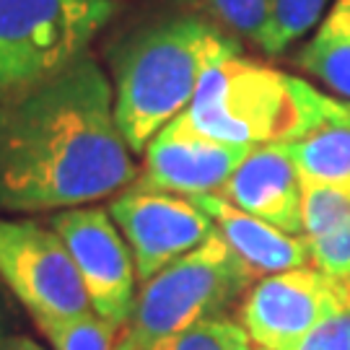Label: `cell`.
<instances>
[{
  "mask_svg": "<svg viewBox=\"0 0 350 350\" xmlns=\"http://www.w3.org/2000/svg\"><path fill=\"white\" fill-rule=\"evenodd\" d=\"M114 91L91 55L0 99V211H68L133 185Z\"/></svg>",
  "mask_w": 350,
  "mask_h": 350,
  "instance_id": "cell-1",
  "label": "cell"
},
{
  "mask_svg": "<svg viewBox=\"0 0 350 350\" xmlns=\"http://www.w3.org/2000/svg\"><path fill=\"white\" fill-rule=\"evenodd\" d=\"M301 122L296 138L283 143L304 179L350 189V101L327 96L293 75Z\"/></svg>",
  "mask_w": 350,
  "mask_h": 350,
  "instance_id": "cell-11",
  "label": "cell"
},
{
  "mask_svg": "<svg viewBox=\"0 0 350 350\" xmlns=\"http://www.w3.org/2000/svg\"><path fill=\"white\" fill-rule=\"evenodd\" d=\"M348 301L350 296L342 288L306 265L262 278L244 299L241 325L260 348L293 350Z\"/></svg>",
  "mask_w": 350,
  "mask_h": 350,
  "instance_id": "cell-9",
  "label": "cell"
},
{
  "mask_svg": "<svg viewBox=\"0 0 350 350\" xmlns=\"http://www.w3.org/2000/svg\"><path fill=\"white\" fill-rule=\"evenodd\" d=\"M329 3L332 0H270V24L260 50L267 55L286 52L293 42L319 26Z\"/></svg>",
  "mask_w": 350,
  "mask_h": 350,
  "instance_id": "cell-16",
  "label": "cell"
},
{
  "mask_svg": "<svg viewBox=\"0 0 350 350\" xmlns=\"http://www.w3.org/2000/svg\"><path fill=\"white\" fill-rule=\"evenodd\" d=\"M114 11V0H0V99L83 57Z\"/></svg>",
  "mask_w": 350,
  "mask_h": 350,
  "instance_id": "cell-5",
  "label": "cell"
},
{
  "mask_svg": "<svg viewBox=\"0 0 350 350\" xmlns=\"http://www.w3.org/2000/svg\"><path fill=\"white\" fill-rule=\"evenodd\" d=\"M252 280L247 265L215 231L198 250L143 280L130 322L122 327L120 350H150L202 319L221 317Z\"/></svg>",
  "mask_w": 350,
  "mask_h": 350,
  "instance_id": "cell-3",
  "label": "cell"
},
{
  "mask_svg": "<svg viewBox=\"0 0 350 350\" xmlns=\"http://www.w3.org/2000/svg\"><path fill=\"white\" fill-rule=\"evenodd\" d=\"M150 350H252V338L244 325L215 317L156 342Z\"/></svg>",
  "mask_w": 350,
  "mask_h": 350,
  "instance_id": "cell-19",
  "label": "cell"
},
{
  "mask_svg": "<svg viewBox=\"0 0 350 350\" xmlns=\"http://www.w3.org/2000/svg\"><path fill=\"white\" fill-rule=\"evenodd\" d=\"M296 65L350 101V0H332L312 39L296 55Z\"/></svg>",
  "mask_w": 350,
  "mask_h": 350,
  "instance_id": "cell-14",
  "label": "cell"
},
{
  "mask_svg": "<svg viewBox=\"0 0 350 350\" xmlns=\"http://www.w3.org/2000/svg\"><path fill=\"white\" fill-rule=\"evenodd\" d=\"M83 278L94 314L122 329L135 306V260L112 215L99 208H68L50 218Z\"/></svg>",
  "mask_w": 350,
  "mask_h": 350,
  "instance_id": "cell-7",
  "label": "cell"
},
{
  "mask_svg": "<svg viewBox=\"0 0 350 350\" xmlns=\"http://www.w3.org/2000/svg\"><path fill=\"white\" fill-rule=\"evenodd\" d=\"M252 148L254 146H234L202 135L182 112L150 138L143 150V174L133 187L174 192L182 198L215 195Z\"/></svg>",
  "mask_w": 350,
  "mask_h": 350,
  "instance_id": "cell-10",
  "label": "cell"
},
{
  "mask_svg": "<svg viewBox=\"0 0 350 350\" xmlns=\"http://www.w3.org/2000/svg\"><path fill=\"white\" fill-rule=\"evenodd\" d=\"M239 55V39L198 13L163 18L127 39L114 63V114L127 148L150 138L185 112L202 75Z\"/></svg>",
  "mask_w": 350,
  "mask_h": 350,
  "instance_id": "cell-2",
  "label": "cell"
},
{
  "mask_svg": "<svg viewBox=\"0 0 350 350\" xmlns=\"http://www.w3.org/2000/svg\"><path fill=\"white\" fill-rule=\"evenodd\" d=\"M109 215L133 252L140 280H150L218 231L189 198L153 189L130 187L112 200Z\"/></svg>",
  "mask_w": 350,
  "mask_h": 350,
  "instance_id": "cell-8",
  "label": "cell"
},
{
  "mask_svg": "<svg viewBox=\"0 0 350 350\" xmlns=\"http://www.w3.org/2000/svg\"><path fill=\"white\" fill-rule=\"evenodd\" d=\"M3 350H44L37 340L26 338V335H8L5 340V348Z\"/></svg>",
  "mask_w": 350,
  "mask_h": 350,
  "instance_id": "cell-21",
  "label": "cell"
},
{
  "mask_svg": "<svg viewBox=\"0 0 350 350\" xmlns=\"http://www.w3.org/2000/svg\"><path fill=\"white\" fill-rule=\"evenodd\" d=\"M37 327L55 350H120V329L94 312L60 322H42Z\"/></svg>",
  "mask_w": 350,
  "mask_h": 350,
  "instance_id": "cell-18",
  "label": "cell"
},
{
  "mask_svg": "<svg viewBox=\"0 0 350 350\" xmlns=\"http://www.w3.org/2000/svg\"><path fill=\"white\" fill-rule=\"evenodd\" d=\"M192 11L221 26L231 37H244L262 47L270 24V0H185Z\"/></svg>",
  "mask_w": 350,
  "mask_h": 350,
  "instance_id": "cell-15",
  "label": "cell"
},
{
  "mask_svg": "<svg viewBox=\"0 0 350 350\" xmlns=\"http://www.w3.org/2000/svg\"><path fill=\"white\" fill-rule=\"evenodd\" d=\"M218 195L286 234H304V176L283 143L254 146Z\"/></svg>",
  "mask_w": 350,
  "mask_h": 350,
  "instance_id": "cell-12",
  "label": "cell"
},
{
  "mask_svg": "<svg viewBox=\"0 0 350 350\" xmlns=\"http://www.w3.org/2000/svg\"><path fill=\"white\" fill-rule=\"evenodd\" d=\"M185 117L213 140L265 146L296 138L301 109L293 94V75L241 57L239 52L202 75Z\"/></svg>",
  "mask_w": 350,
  "mask_h": 350,
  "instance_id": "cell-4",
  "label": "cell"
},
{
  "mask_svg": "<svg viewBox=\"0 0 350 350\" xmlns=\"http://www.w3.org/2000/svg\"><path fill=\"white\" fill-rule=\"evenodd\" d=\"M189 200L215 224L218 234L254 278L288 273L309 265V250L304 237L280 231L278 226L231 205L221 195H200Z\"/></svg>",
  "mask_w": 350,
  "mask_h": 350,
  "instance_id": "cell-13",
  "label": "cell"
},
{
  "mask_svg": "<svg viewBox=\"0 0 350 350\" xmlns=\"http://www.w3.org/2000/svg\"><path fill=\"white\" fill-rule=\"evenodd\" d=\"M301 218H304V239L322 237L335 228L350 224V189L338 185H325L304 179V200H301Z\"/></svg>",
  "mask_w": 350,
  "mask_h": 350,
  "instance_id": "cell-17",
  "label": "cell"
},
{
  "mask_svg": "<svg viewBox=\"0 0 350 350\" xmlns=\"http://www.w3.org/2000/svg\"><path fill=\"white\" fill-rule=\"evenodd\" d=\"M257 350H270V348H257Z\"/></svg>",
  "mask_w": 350,
  "mask_h": 350,
  "instance_id": "cell-23",
  "label": "cell"
},
{
  "mask_svg": "<svg viewBox=\"0 0 350 350\" xmlns=\"http://www.w3.org/2000/svg\"><path fill=\"white\" fill-rule=\"evenodd\" d=\"M0 278L37 325L94 312L65 241L34 221L0 218Z\"/></svg>",
  "mask_w": 350,
  "mask_h": 350,
  "instance_id": "cell-6",
  "label": "cell"
},
{
  "mask_svg": "<svg viewBox=\"0 0 350 350\" xmlns=\"http://www.w3.org/2000/svg\"><path fill=\"white\" fill-rule=\"evenodd\" d=\"M5 340H8V332H5V312L0 306V350L5 348Z\"/></svg>",
  "mask_w": 350,
  "mask_h": 350,
  "instance_id": "cell-22",
  "label": "cell"
},
{
  "mask_svg": "<svg viewBox=\"0 0 350 350\" xmlns=\"http://www.w3.org/2000/svg\"><path fill=\"white\" fill-rule=\"evenodd\" d=\"M293 350H350V301L322 319Z\"/></svg>",
  "mask_w": 350,
  "mask_h": 350,
  "instance_id": "cell-20",
  "label": "cell"
}]
</instances>
